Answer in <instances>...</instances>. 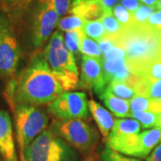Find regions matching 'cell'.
Here are the masks:
<instances>
[{
    "label": "cell",
    "mask_w": 161,
    "mask_h": 161,
    "mask_svg": "<svg viewBox=\"0 0 161 161\" xmlns=\"http://www.w3.org/2000/svg\"><path fill=\"white\" fill-rule=\"evenodd\" d=\"M19 161H28L25 158L24 154H23V152H22V151H19Z\"/></svg>",
    "instance_id": "60d3db41"
},
{
    "label": "cell",
    "mask_w": 161,
    "mask_h": 161,
    "mask_svg": "<svg viewBox=\"0 0 161 161\" xmlns=\"http://www.w3.org/2000/svg\"><path fill=\"white\" fill-rule=\"evenodd\" d=\"M51 130L81 155L93 153L98 143V132L83 119L54 120Z\"/></svg>",
    "instance_id": "52a82bcc"
},
{
    "label": "cell",
    "mask_w": 161,
    "mask_h": 161,
    "mask_svg": "<svg viewBox=\"0 0 161 161\" xmlns=\"http://www.w3.org/2000/svg\"><path fill=\"white\" fill-rule=\"evenodd\" d=\"M142 4L158 9V0H140Z\"/></svg>",
    "instance_id": "f35d334b"
},
{
    "label": "cell",
    "mask_w": 161,
    "mask_h": 161,
    "mask_svg": "<svg viewBox=\"0 0 161 161\" xmlns=\"http://www.w3.org/2000/svg\"><path fill=\"white\" fill-rule=\"evenodd\" d=\"M101 161H143L140 158H130L126 157L124 154H121L119 152L115 150H111L110 148L107 147L101 153L100 157Z\"/></svg>",
    "instance_id": "f546056e"
},
{
    "label": "cell",
    "mask_w": 161,
    "mask_h": 161,
    "mask_svg": "<svg viewBox=\"0 0 161 161\" xmlns=\"http://www.w3.org/2000/svg\"><path fill=\"white\" fill-rule=\"evenodd\" d=\"M102 67L108 83L110 81H122L127 83L133 75L128 67L125 58L109 60L102 59Z\"/></svg>",
    "instance_id": "7c38bea8"
},
{
    "label": "cell",
    "mask_w": 161,
    "mask_h": 161,
    "mask_svg": "<svg viewBox=\"0 0 161 161\" xmlns=\"http://www.w3.org/2000/svg\"><path fill=\"white\" fill-rule=\"evenodd\" d=\"M84 20L82 18L79 17L77 15H70L66 17L62 18L58 21V26L60 31H63L65 32L80 30L82 28V25L84 23Z\"/></svg>",
    "instance_id": "d4e9b609"
},
{
    "label": "cell",
    "mask_w": 161,
    "mask_h": 161,
    "mask_svg": "<svg viewBox=\"0 0 161 161\" xmlns=\"http://www.w3.org/2000/svg\"><path fill=\"white\" fill-rule=\"evenodd\" d=\"M142 125L136 119H116L109 135H128L140 133ZM108 135V136H109Z\"/></svg>",
    "instance_id": "ac0fdd59"
},
{
    "label": "cell",
    "mask_w": 161,
    "mask_h": 161,
    "mask_svg": "<svg viewBox=\"0 0 161 161\" xmlns=\"http://www.w3.org/2000/svg\"><path fill=\"white\" fill-rule=\"evenodd\" d=\"M140 141L142 146V158H145L161 142V128L156 126L140 132Z\"/></svg>",
    "instance_id": "e0dca14e"
},
{
    "label": "cell",
    "mask_w": 161,
    "mask_h": 161,
    "mask_svg": "<svg viewBox=\"0 0 161 161\" xmlns=\"http://www.w3.org/2000/svg\"><path fill=\"white\" fill-rule=\"evenodd\" d=\"M98 47H99V50L101 55L103 56L108 51H109L111 48L116 47V40L115 38H112V37H108L106 36L105 38H103L102 40H98Z\"/></svg>",
    "instance_id": "d6a6232c"
},
{
    "label": "cell",
    "mask_w": 161,
    "mask_h": 161,
    "mask_svg": "<svg viewBox=\"0 0 161 161\" xmlns=\"http://www.w3.org/2000/svg\"><path fill=\"white\" fill-rule=\"evenodd\" d=\"M21 45L14 25L6 13H0V76L11 80L17 75Z\"/></svg>",
    "instance_id": "ba28073f"
},
{
    "label": "cell",
    "mask_w": 161,
    "mask_h": 161,
    "mask_svg": "<svg viewBox=\"0 0 161 161\" xmlns=\"http://www.w3.org/2000/svg\"><path fill=\"white\" fill-rule=\"evenodd\" d=\"M101 58L83 56L81 58V74L78 88L90 90L100 95L107 89Z\"/></svg>",
    "instance_id": "30bf717a"
},
{
    "label": "cell",
    "mask_w": 161,
    "mask_h": 161,
    "mask_svg": "<svg viewBox=\"0 0 161 161\" xmlns=\"http://www.w3.org/2000/svg\"><path fill=\"white\" fill-rule=\"evenodd\" d=\"M80 52L83 56H88L91 58H102L98 43L83 33L80 41Z\"/></svg>",
    "instance_id": "7402d4cb"
},
{
    "label": "cell",
    "mask_w": 161,
    "mask_h": 161,
    "mask_svg": "<svg viewBox=\"0 0 161 161\" xmlns=\"http://www.w3.org/2000/svg\"><path fill=\"white\" fill-rule=\"evenodd\" d=\"M113 14L115 17V19L118 21V23L122 25L123 28H126L132 25V14L125 9L121 4H118L114 7L112 10Z\"/></svg>",
    "instance_id": "f1b7e54d"
},
{
    "label": "cell",
    "mask_w": 161,
    "mask_h": 161,
    "mask_svg": "<svg viewBox=\"0 0 161 161\" xmlns=\"http://www.w3.org/2000/svg\"><path fill=\"white\" fill-rule=\"evenodd\" d=\"M43 52L64 91L67 92L78 88L80 80L75 56L66 47L64 35L59 31L51 35Z\"/></svg>",
    "instance_id": "277c9868"
},
{
    "label": "cell",
    "mask_w": 161,
    "mask_h": 161,
    "mask_svg": "<svg viewBox=\"0 0 161 161\" xmlns=\"http://www.w3.org/2000/svg\"><path fill=\"white\" fill-rule=\"evenodd\" d=\"M116 45L125 52L127 64H141L161 58V36L147 25L132 24L115 37Z\"/></svg>",
    "instance_id": "3957f363"
},
{
    "label": "cell",
    "mask_w": 161,
    "mask_h": 161,
    "mask_svg": "<svg viewBox=\"0 0 161 161\" xmlns=\"http://www.w3.org/2000/svg\"><path fill=\"white\" fill-rule=\"evenodd\" d=\"M100 21L103 24L105 31H106V34L108 37L115 38L121 33L123 27L120 23H118V21L115 19L112 11L106 12L100 19Z\"/></svg>",
    "instance_id": "ffe728a7"
},
{
    "label": "cell",
    "mask_w": 161,
    "mask_h": 161,
    "mask_svg": "<svg viewBox=\"0 0 161 161\" xmlns=\"http://www.w3.org/2000/svg\"><path fill=\"white\" fill-rule=\"evenodd\" d=\"M0 155L3 161H18L11 116L0 109Z\"/></svg>",
    "instance_id": "8fae6325"
},
{
    "label": "cell",
    "mask_w": 161,
    "mask_h": 161,
    "mask_svg": "<svg viewBox=\"0 0 161 161\" xmlns=\"http://www.w3.org/2000/svg\"><path fill=\"white\" fill-rule=\"evenodd\" d=\"M125 58V52L123 48L116 46L113 48H111L109 51H108L105 55H103L101 59L109 60V59H116V58Z\"/></svg>",
    "instance_id": "e575fe53"
},
{
    "label": "cell",
    "mask_w": 161,
    "mask_h": 161,
    "mask_svg": "<svg viewBox=\"0 0 161 161\" xmlns=\"http://www.w3.org/2000/svg\"><path fill=\"white\" fill-rule=\"evenodd\" d=\"M71 13L84 21L100 20L106 12L97 0H73Z\"/></svg>",
    "instance_id": "5bb4252c"
},
{
    "label": "cell",
    "mask_w": 161,
    "mask_h": 161,
    "mask_svg": "<svg viewBox=\"0 0 161 161\" xmlns=\"http://www.w3.org/2000/svg\"><path fill=\"white\" fill-rule=\"evenodd\" d=\"M161 98V80H150L149 87V98Z\"/></svg>",
    "instance_id": "836d02e7"
},
{
    "label": "cell",
    "mask_w": 161,
    "mask_h": 161,
    "mask_svg": "<svg viewBox=\"0 0 161 161\" xmlns=\"http://www.w3.org/2000/svg\"><path fill=\"white\" fill-rule=\"evenodd\" d=\"M160 98V100H161V98Z\"/></svg>",
    "instance_id": "bcb514c9"
},
{
    "label": "cell",
    "mask_w": 161,
    "mask_h": 161,
    "mask_svg": "<svg viewBox=\"0 0 161 161\" xmlns=\"http://www.w3.org/2000/svg\"><path fill=\"white\" fill-rule=\"evenodd\" d=\"M156 126L161 128V113L158 115V122H157V125Z\"/></svg>",
    "instance_id": "b9f144b4"
},
{
    "label": "cell",
    "mask_w": 161,
    "mask_h": 161,
    "mask_svg": "<svg viewBox=\"0 0 161 161\" xmlns=\"http://www.w3.org/2000/svg\"><path fill=\"white\" fill-rule=\"evenodd\" d=\"M0 161H3V159H2V157H1V155H0Z\"/></svg>",
    "instance_id": "ee69618b"
},
{
    "label": "cell",
    "mask_w": 161,
    "mask_h": 161,
    "mask_svg": "<svg viewBox=\"0 0 161 161\" xmlns=\"http://www.w3.org/2000/svg\"><path fill=\"white\" fill-rule=\"evenodd\" d=\"M129 103H130V114L133 112H139V111L152 112V99L151 98L136 95L134 98H132L129 101Z\"/></svg>",
    "instance_id": "4316f807"
},
{
    "label": "cell",
    "mask_w": 161,
    "mask_h": 161,
    "mask_svg": "<svg viewBox=\"0 0 161 161\" xmlns=\"http://www.w3.org/2000/svg\"><path fill=\"white\" fill-rule=\"evenodd\" d=\"M120 4L131 14L136 11L142 6L140 0H120Z\"/></svg>",
    "instance_id": "d590c367"
},
{
    "label": "cell",
    "mask_w": 161,
    "mask_h": 161,
    "mask_svg": "<svg viewBox=\"0 0 161 161\" xmlns=\"http://www.w3.org/2000/svg\"><path fill=\"white\" fill-rule=\"evenodd\" d=\"M98 4L101 6L105 12L112 11L116 5L120 2V0H97Z\"/></svg>",
    "instance_id": "8d00e7d4"
},
{
    "label": "cell",
    "mask_w": 161,
    "mask_h": 161,
    "mask_svg": "<svg viewBox=\"0 0 161 161\" xmlns=\"http://www.w3.org/2000/svg\"><path fill=\"white\" fill-rule=\"evenodd\" d=\"M14 112L15 134L19 151L25 149L47 127L49 117L38 106L19 104L11 108Z\"/></svg>",
    "instance_id": "5b68a950"
},
{
    "label": "cell",
    "mask_w": 161,
    "mask_h": 161,
    "mask_svg": "<svg viewBox=\"0 0 161 161\" xmlns=\"http://www.w3.org/2000/svg\"><path fill=\"white\" fill-rule=\"evenodd\" d=\"M28 161H77V154L57 133L45 130L25 149Z\"/></svg>",
    "instance_id": "8992f818"
},
{
    "label": "cell",
    "mask_w": 161,
    "mask_h": 161,
    "mask_svg": "<svg viewBox=\"0 0 161 161\" xmlns=\"http://www.w3.org/2000/svg\"><path fill=\"white\" fill-rule=\"evenodd\" d=\"M158 32H159V34H160V36H161V31H158Z\"/></svg>",
    "instance_id": "f6af8a7d"
},
{
    "label": "cell",
    "mask_w": 161,
    "mask_h": 161,
    "mask_svg": "<svg viewBox=\"0 0 161 161\" xmlns=\"http://www.w3.org/2000/svg\"><path fill=\"white\" fill-rule=\"evenodd\" d=\"M129 116L136 119L143 128H153L157 125L158 115L150 111H139L131 113Z\"/></svg>",
    "instance_id": "cb8c5ba5"
},
{
    "label": "cell",
    "mask_w": 161,
    "mask_h": 161,
    "mask_svg": "<svg viewBox=\"0 0 161 161\" xmlns=\"http://www.w3.org/2000/svg\"><path fill=\"white\" fill-rule=\"evenodd\" d=\"M146 161H161V142L146 158Z\"/></svg>",
    "instance_id": "74e56055"
},
{
    "label": "cell",
    "mask_w": 161,
    "mask_h": 161,
    "mask_svg": "<svg viewBox=\"0 0 161 161\" xmlns=\"http://www.w3.org/2000/svg\"><path fill=\"white\" fill-rule=\"evenodd\" d=\"M59 17L58 12L45 0H31L23 10L9 19L17 36L22 35L33 55L40 51L58 23Z\"/></svg>",
    "instance_id": "7a4b0ae2"
},
{
    "label": "cell",
    "mask_w": 161,
    "mask_h": 161,
    "mask_svg": "<svg viewBox=\"0 0 161 161\" xmlns=\"http://www.w3.org/2000/svg\"><path fill=\"white\" fill-rule=\"evenodd\" d=\"M107 89L115 96L128 101H130L132 98H134L137 95L132 87L122 81H110Z\"/></svg>",
    "instance_id": "44dd1931"
},
{
    "label": "cell",
    "mask_w": 161,
    "mask_h": 161,
    "mask_svg": "<svg viewBox=\"0 0 161 161\" xmlns=\"http://www.w3.org/2000/svg\"><path fill=\"white\" fill-rule=\"evenodd\" d=\"M83 32L81 29L68 31L64 35V44L73 54L80 51V46Z\"/></svg>",
    "instance_id": "484cf974"
},
{
    "label": "cell",
    "mask_w": 161,
    "mask_h": 161,
    "mask_svg": "<svg viewBox=\"0 0 161 161\" xmlns=\"http://www.w3.org/2000/svg\"><path fill=\"white\" fill-rule=\"evenodd\" d=\"M30 1L31 0H0V8L8 17H12L23 10Z\"/></svg>",
    "instance_id": "603a6c76"
},
{
    "label": "cell",
    "mask_w": 161,
    "mask_h": 161,
    "mask_svg": "<svg viewBox=\"0 0 161 161\" xmlns=\"http://www.w3.org/2000/svg\"><path fill=\"white\" fill-rule=\"evenodd\" d=\"M58 12L59 16H63L71 13L73 0H45Z\"/></svg>",
    "instance_id": "4dcf8cb0"
},
{
    "label": "cell",
    "mask_w": 161,
    "mask_h": 161,
    "mask_svg": "<svg viewBox=\"0 0 161 161\" xmlns=\"http://www.w3.org/2000/svg\"><path fill=\"white\" fill-rule=\"evenodd\" d=\"M150 29L154 30L156 31H161V10L156 9L148 19V22L145 24Z\"/></svg>",
    "instance_id": "1f68e13d"
},
{
    "label": "cell",
    "mask_w": 161,
    "mask_h": 161,
    "mask_svg": "<svg viewBox=\"0 0 161 161\" xmlns=\"http://www.w3.org/2000/svg\"><path fill=\"white\" fill-rule=\"evenodd\" d=\"M155 10L154 7L142 4V6L132 14V23L136 25H145L148 22V19L150 16V14Z\"/></svg>",
    "instance_id": "83f0119b"
},
{
    "label": "cell",
    "mask_w": 161,
    "mask_h": 161,
    "mask_svg": "<svg viewBox=\"0 0 161 161\" xmlns=\"http://www.w3.org/2000/svg\"><path fill=\"white\" fill-rule=\"evenodd\" d=\"M158 9L161 10V0H158Z\"/></svg>",
    "instance_id": "7bdbcfd3"
},
{
    "label": "cell",
    "mask_w": 161,
    "mask_h": 161,
    "mask_svg": "<svg viewBox=\"0 0 161 161\" xmlns=\"http://www.w3.org/2000/svg\"><path fill=\"white\" fill-rule=\"evenodd\" d=\"M82 161H98V158L94 153H92L91 155L87 156L86 158H84Z\"/></svg>",
    "instance_id": "ab89813d"
},
{
    "label": "cell",
    "mask_w": 161,
    "mask_h": 161,
    "mask_svg": "<svg viewBox=\"0 0 161 161\" xmlns=\"http://www.w3.org/2000/svg\"><path fill=\"white\" fill-rule=\"evenodd\" d=\"M64 92L44 52L40 50L33 54L29 64L9 80L6 94L11 108L19 104L40 107L51 103Z\"/></svg>",
    "instance_id": "6da1fadb"
},
{
    "label": "cell",
    "mask_w": 161,
    "mask_h": 161,
    "mask_svg": "<svg viewBox=\"0 0 161 161\" xmlns=\"http://www.w3.org/2000/svg\"><path fill=\"white\" fill-rule=\"evenodd\" d=\"M88 108L98 125L102 138L106 142L115 125V120L109 111H108L94 99H91L88 102Z\"/></svg>",
    "instance_id": "4fadbf2b"
},
{
    "label": "cell",
    "mask_w": 161,
    "mask_h": 161,
    "mask_svg": "<svg viewBox=\"0 0 161 161\" xmlns=\"http://www.w3.org/2000/svg\"><path fill=\"white\" fill-rule=\"evenodd\" d=\"M132 74L150 80H161V58L141 64H127Z\"/></svg>",
    "instance_id": "9a60e30c"
},
{
    "label": "cell",
    "mask_w": 161,
    "mask_h": 161,
    "mask_svg": "<svg viewBox=\"0 0 161 161\" xmlns=\"http://www.w3.org/2000/svg\"><path fill=\"white\" fill-rule=\"evenodd\" d=\"M99 98L103 101L107 108L118 117H126L130 115V103L128 100L123 99L114 95L112 92L106 89Z\"/></svg>",
    "instance_id": "2e32d148"
},
{
    "label": "cell",
    "mask_w": 161,
    "mask_h": 161,
    "mask_svg": "<svg viewBox=\"0 0 161 161\" xmlns=\"http://www.w3.org/2000/svg\"><path fill=\"white\" fill-rule=\"evenodd\" d=\"M89 108L86 94L83 92H64L47 105V111L54 120L87 119Z\"/></svg>",
    "instance_id": "9c48e42d"
},
{
    "label": "cell",
    "mask_w": 161,
    "mask_h": 161,
    "mask_svg": "<svg viewBox=\"0 0 161 161\" xmlns=\"http://www.w3.org/2000/svg\"><path fill=\"white\" fill-rule=\"evenodd\" d=\"M81 31L89 38L97 40V41L102 40L107 36L105 28L100 20L85 21L82 25Z\"/></svg>",
    "instance_id": "d6986e66"
}]
</instances>
